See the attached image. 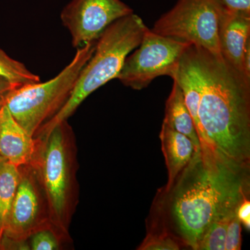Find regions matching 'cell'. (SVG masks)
<instances>
[{
  "mask_svg": "<svg viewBox=\"0 0 250 250\" xmlns=\"http://www.w3.org/2000/svg\"><path fill=\"white\" fill-rule=\"evenodd\" d=\"M163 123L189 138L197 149L200 147L195 123L186 105L182 90L175 80H173L172 90L166 100Z\"/></svg>",
  "mask_w": 250,
  "mask_h": 250,
  "instance_id": "cell-13",
  "label": "cell"
},
{
  "mask_svg": "<svg viewBox=\"0 0 250 250\" xmlns=\"http://www.w3.org/2000/svg\"><path fill=\"white\" fill-rule=\"evenodd\" d=\"M20 181L2 238L27 241L51 224L48 202L34 166H19Z\"/></svg>",
  "mask_w": 250,
  "mask_h": 250,
  "instance_id": "cell-8",
  "label": "cell"
},
{
  "mask_svg": "<svg viewBox=\"0 0 250 250\" xmlns=\"http://www.w3.org/2000/svg\"><path fill=\"white\" fill-rule=\"evenodd\" d=\"M250 164L229 159L210 145H200L173 184L156 193L147 228L165 231L183 248L197 250L208 225L236 212L249 196Z\"/></svg>",
  "mask_w": 250,
  "mask_h": 250,
  "instance_id": "cell-1",
  "label": "cell"
},
{
  "mask_svg": "<svg viewBox=\"0 0 250 250\" xmlns=\"http://www.w3.org/2000/svg\"><path fill=\"white\" fill-rule=\"evenodd\" d=\"M222 7L229 12L250 15V0H218Z\"/></svg>",
  "mask_w": 250,
  "mask_h": 250,
  "instance_id": "cell-20",
  "label": "cell"
},
{
  "mask_svg": "<svg viewBox=\"0 0 250 250\" xmlns=\"http://www.w3.org/2000/svg\"><path fill=\"white\" fill-rule=\"evenodd\" d=\"M4 162V159H2V157H1V156H0V166H1V164H3V163Z\"/></svg>",
  "mask_w": 250,
  "mask_h": 250,
  "instance_id": "cell-24",
  "label": "cell"
},
{
  "mask_svg": "<svg viewBox=\"0 0 250 250\" xmlns=\"http://www.w3.org/2000/svg\"><path fill=\"white\" fill-rule=\"evenodd\" d=\"M36 149L35 138L14 119L5 105L0 110V156L19 167L31 164Z\"/></svg>",
  "mask_w": 250,
  "mask_h": 250,
  "instance_id": "cell-11",
  "label": "cell"
},
{
  "mask_svg": "<svg viewBox=\"0 0 250 250\" xmlns=\"http://www.w3.org/2000/svg\"><path fill=\"white\" fill-rule=\"evenodd\" d=\"M95 42L77 49L71 62L57 76L42 83L18 87L6 106L14 119L31 136L53 118L71 95L81 70L93 55Z\"/></svg>",
  "mask_w": 250,
  "mask_h": 250,
  "instance_id": "cell-5",
  "label": "cell"
},
{
  "mask_svg": "<svg viewBox=\"0 0 250 250\" xmlns=\"http://www.w3.org/2000/svg\"><path fill=\"white\" fill-rule=\"evenodd\" d=\"M31 250H62L72 244L70 233L65 232L51 223L31 234L29 239Z\"/></svg>",
  "mask_w": 250,
  "mask_h": 250,
  "instance_id": "cell-15",
  "label": "cell"
},
{
  "mask_svg": "<svg viewBox=\"0 0 250 250\" xmlns=\"http://www.w3.org/2000/svg\"><path fill=\"white\" fill-rule=\"evenodd\" d=\"M0 76L20 86L41 82L40 77L28 70L22 62L10 57L0 48Z\"/></svg>",
  "mask_w": 250,
  "mask_h": 250,
  "instance_id": "cell-16",
  "label": "cell"
},
{
  "mask_svg": "<svg viewBox=\"0 0 250 250\" xmlns=\"http://www.w3.org/2000/svg\"><path fill=\"white\" fill-rule=\"evenodd\" d=\"M161 149L165 158L167 182L165 188L173 184L177 176L192 160L198 150L191 140L163 123L160 136Z\"/></svg>",
  "mask_w": 250,
  "mask_h": 250,
  "instance_id": "cell-12",
  "label": "cell"
},
{
  "mask_svg": "<svg viewBox=\"0 0 250 250\" xmlns=\"http://www.w3.org/2000/svg\"><path fill=\"white\" fill-rule=\"evenodd\" d=\"M147 29L142 18L134 13L110 24L97 39L93 55L81 70L66 103L34 137L44 136L59 123L67 121L90 94L116 79L125 59L139 47Z\"/></svg>",
  "mask_w": 250,
  "mask_h": 250,
  "instance_id": "cell-4",
  "label": "cell"
},
{
  "mask_svg": "<svg viewBox=\"0 0 250 250\" xmlns=\"http://www.w3.org/2000/svg\"><path fill=\"white\" fill-rule=\"evenodd\" d=\"M250 38V15L229 12L223 9L218 29L220 54L229 65L246 77L243 51Z\"/></svg>",
  "mask_w": 250,
  "mask_h": 250,
  "instance_id": "cell-10",
  "label": "cell"
},
{
  "mask_svg": "<svg viewBox=\"0 0 250 250\" xmlns=\"http://www.w3.org/2000/svg\"><path fill=\"white\" fill-rule=\"evenodd\" d=\"M236 215L239 219L242 225L246 228L248 231L250 228V195L243 198L236 209Z\"/></svg>",
  "mask_w": 250,
  "mask_h": 250,
  "instance_id": "cell-21",
  "label": "cell"
},
{
  "mask_svg": "<svg viewBox=\"0 0 250 250\" xmlns=\"http://www.w3.org/2000/svg\"><path fill=\"white\" fill-rule=\"evenodd\" d=\"M236 213L215 218L202 234L197 245V250H225L229 222Z\"/></svg>",
  "mask_w": 250,
  "mask_h": 250,
  "instance_id": "cell-17",
  "label": "cell"
},
{
  "mask_svg": "<svg viewBox=\"0 0 250 250\" xmlns=\"http://www.w3.org/2000/svg\"><path fill=\"white\" fill-rule=\"evenodd\" d=\"M223 9L218 0H178L151 30L221 56L218 29Z\"/></svg>",
  "mask_w": 250,
  "mask_h": 250,
  "instance_id": "cell-6",
  "label": "cell"
},
{
  "mask_svg": "<svg viewBox=\"0 0 250 250\" xmlns=\"http://www.w3.org/2000/svg\"><path fill=\"white\" fill-rule=\"evenodd\" d=\"M35 139V155L31 164L47 197L51 223L69 233L80 200L75 133L65 121L56 125L47 134Z\"/></svg>",
  "mask_w": 250,
  "mask_h": 250,
  "instance_id": "cell-3",
  "label": "cell"
},
{
  "mask_svg": "<svg viewBox=\"0 0 250 250\" xmlns=\"http://www.w3.org/2000/svg\"><path fill=\"white\" fill-rule=\"evenodd\" d=\"M242 224L236 213L230 218L225 238V250H240L242 244Z\"/></svg>",
  "mask_w": 250,
  "mask_h": 250,
  "instance_id": "cell-19",
  "label": "cell"
},
{
  "mask_svg": "<svg viewBox=\"0 0 250 250\" xmlns=\"http://www.w3.org/2000/svg\"><path fill=\"white\" fill-rule=\"evenodd\" d=\"M20 181L19 167L4 161L0 166V242Z\"/></svg>",
  "mask_w": 250,
  "mask_h": 250,
  "instance_id": "cell-14",
  "label": "cell"
},
{
  "mask_svg": "<svg viewBox=\"0 0 250 250\" xmlns=\"http://www.w3.org/2000/svg\"><path fill=\"white\" fill-rule=\"evenodd\" d=\"M134 11L121 0H71L62 9L61 20L78 49L96 41L117 20Z\"/></svg>",
  "mask_w": 250,
  "mask_h": 250,
  "instance_id": "cell-9",
  "label": "cell"
},
{
  "mask_svg": "<svg viewBox=\"0 0 250 250\" xmlns=\"http://www.w3.org/2000/svg\"><path fill=\"white\" fill-rule=\"evenodd\" d=\"M182 248V244L166 231L147 230V235L137 250H179Z\"/></svg>",
  "mask_w": 250,
  "mask_h": 250,
  "instance_id": "cell-18",
  "label": "cell"
},
{
  "mask_svg": "<svg viewBox=\"0 0 250 250\" xmlns=\"http://www.w3.org/2000/svg\"><path fill=\"white\" fill-rule=\"evenodd\" d=\"M20 85L13 83L4 77L0 76V110L6 105L10 94ZM22 86V85H21Z\"/></svg>",
  "mask_w": 250,
  "mask_h": 250,
  "instance_id": "cell-22",
  "label": "cell"
},
{
  "mask_svg": "<svg viewBox=\"0 0 250 250\" xmlns=\"http://www.w3.org/2000/svg\"><path fill=\"white\" fill-rule=\"evenodd\" d=\"M243 68L246 77L250 80V38L247 41L243 51Z\"/></svg>",
  "mask_w": 250,
  "mask_h": 250,
  "instance_id": "cell-23",
  "label": "cell"
},
{
  "mask_svg": "<svg viewBox=\"0 0 250 250\" xmlns=\"http://www.w3.org/2000/svg\"><path fill=\"white\" fill-rule=\"evenodd\" d=\"M193 47L202 80L200 145H210L229 159L250 164V80L222 56Z\"/></svg>",
  "mask_w": 250,
  "mask_h": 250,
  "instance_id": "cell-2",
  "label": "cell"
},
{
  "mask_svg": "<svg viewBox=\"0 0 250 250\" xmlns=\"http://www.w3.org/2000/svg\"><path fill=\"white\" fill-rule=\"evenodd\" d=\"M192 44L159 35L148 28L139 47L125 59L116 79L125 86L141 90L157 77L172 78Z\"/></svg>",
  "mask_w": 250,
  "mask_h": 250,
  "instance_id": "cell-7",
  "label": "cell"
}]
</instances>
